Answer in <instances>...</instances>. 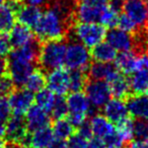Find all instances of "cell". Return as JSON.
I'll list each match as a JSON object with an SVG mask.
<instances>
[{"label": "cell", "mask_w": 148, "mask_h": 148, "mask_svg": "<svg viewBox=\"0 0 148 148\" xmlns=\"http://www.w3.org/2000/svg\"><path fill=\"white\" fill-rule=\"evenodd\" d=\"M8 101L13 115L23 117L27 110L34 105L35 97H34V93L27 90V88H21L12 91Z\"/></svg>", "instance_id": "10"}, {"label": "cell", "mask_w": 148, "mask_h": 148, "mask_svg": "<svg viewBox=\"0 0 148 148\" xmlns=\"http://www.w3.org/2000/svg\"><path fill=\"white\" fill-rule=\"evenodd\" d=\"M7 70V62L4 60V58L0 57V75H2Z\"/></svg>", "instance_id": "47"}, {"label": "cell", "mask_w": 148, "mask_h": 148, "mask_svg": "<svg viewBox=\"0 0 148 148\" xmlns=\"http://www.w3.org/2000/svg\"><path fill=\"white\" fill-rule=\"evenodd\" d=\"M6 143H5L4 140H2L0 138V148H6Z\"/></svg>", "instance_id": "50"}, {"label": "cell", "mask_w": 148, "mask_h": 148, "mask_svg": "<svg viewBox=\"0 0 148 148\" xmlns=\"http://www.w3.org/2000/svg\"><path fill=\"white\" fill-rule=\"evenodd\" d=\"M105 40L119 52L131 51L134 47V40L131 34L122 31L119 27H112L106 34Z\"/></svg>", "instance_id": "12"}, {"label": "cell", "mask_w": 148, "mask_h": 148, "mask_svg": "<svg viewBox=\"0 0 148 148\" xmlns=\"http://www.w3.org/2000/svg\"><path fill=\"white\" fill-rule=\"evenodd\" d=\"M42 15V10L39 7L29 6V5H21L16 11V18L21 25L27 27H35Z\"/></svg>", "instance_id": "22"}, {"label": "cell", "mask_w": 148, "mask_h": 148, "mask_svg": "<svg viewBox=\"0 0 148 148\" xmlns=\"http://www.w3.org/2000/svg\"><path fill=\"white\" fill-rule=\"evenodd\" d=\"M12 45L9 40V36L6 33H1L0 32V57H6L11 52Z\"/></svg>", "instance_id": "40"}, {"label": "cell", "mask_w": 148, "mask_h": 148, "mask_svg": "<svg viewBox=\"0 0 148 148\" xmlns=\"http://www.w3.org/2000/svg\"><path fill=\"white\" fill-rule=\"evenodd\" d=\"M5 2H6V0H0V5H2Z\"/></svg>", "instance_id": "53"}, {"label": "cell", "mask_w": 148, "mask_h": 148, "mask_svg": "<svg viewBox=\"0 0 148 148\" xmlns=\"http://www.w3.org/2000/svg\"><path fill=\"white\" fill-rule=\"evenodd\" d=\"M108 0H81L75 8V17L80 23H99V15Z\"/></svg>", "instance_id": "7"}, {"label": "cell", "mask_w": 148, "mask_h": 148, "mask_svg": "<svg viewBox=\"0 0 148 148\" xmlns=\"http://www.w3.org/2000/svg\"><path fill=\"white\" fill-rule=\"evenodd\" d=\"M87 148H107L106 143L103 139L97 137H90L87 142Z\"/></svg>", "instance_id": "42"}, {"label": "cell", "mask_w": 148, "mask_h": 148, "mask_svg": "<svg viewBox=\"0 0 148 148\" xmlns=\"http://www.w3.org/2000/svg\"><path fill=\"white\" fill-rule=\"evenodd\" d=\"M9 40L12 47L18 48L27 44L35 42V35L32 32L31 27H27L23 25H14L10 29Z\"/></svg>", "instance_id": "19"}, {"label": "cell", "mask_w": 148, "mask_h": 148, "mask_svg": "<svg viewBox=\"0 0 148 148\" xmlns=\"http://www.w3.org/2000/svg\"><path fill=\"white\" fill-rule=\"evenodd\" d=\"M39 47L36 44V42H33L31 44H27L23 47L15 48L12 52H10L9 57L11 58H16V59L25 60L27 62H32L35 63L38 60V56H39Z\"/></svg>", "instance_id": "27"}, {"label": "cell", "mask_w": 148, "mask_h": 148, "mask_svg": "<svg viewBox=\"0 0 148 148\" xmlns=\"http://www.w3.org/2000/svg\"><path fill=\"white\" fill-rule=\"evenodd\" d=\"M27 135V124L21 116L13 115V117H10L6 121L5 136H6L8 141H10L11 143L21 145Z\"/></svg>", "instance_id": "13"}, {"label": "cell", "mask_w": 148, "mask_h": 148, "mask_svg": "<svg viewBox=\"0 0 148 148\" xmlns=\"http://www.w3.org/2000/svg\"><path fill=\"white\" fill-rule=\"evenodd\" d=\"M6 148H23V146L18 145V144H15V143H11L10 145L6 146Z\"/></svg>", "instance_id": "49"}, {"label": "cell", "mask_w": 148, "mask_h": 148, "mask_svg": "<svg viewBox=\"0 0 148 148\" xmlns=\"http://www.w3.org/2000/svg\"><path fill=\"white\" fill-rule=\"evenodd\" d=\"M67 44L61 40L46 41L40 48L38 61L45 70H53L61 68L65 61V53Z\"/></svg>", "instance_id": "2"}, {"label": "cell", "mask_w": 148, "mask_h": 148, "mask_svg": "<svg viewBox=\"0 0 148 148\" xmlns=\"http://www.w3.org/2000/svg\"><path fill=\"white\" fill-rule=\"evenodd\" d=\"M25 124L29 131H35L40 128L47 127L50 123V115L47 111L39 106H32L25 113Z\"/></svg>", "instance_id": "16"}, {"label": "cell", "mask_w": 148, "mask_h": 148, "mask_svg": "<svg viewBox=\"0 0 148 148\" xmlns=\"http://www.w3.org/2000/svg\"><path fill=\"white\" fill-rule=\"evenodd\" d=\"M134 137L136 139L148 138V121L146 120H136L133 125Z\"/></svg>", "instance_id": "36"}, {"label": "cell", "mask_w": 148, "mask_h": 148, "mask_svg": "<svg viewBox=\"0 0 148 148\" xmlns=\"http://www.w3.org/2000/svg\"><path fill=\"white\" fill-rule=\"evenodd\" d=\"M122 1H124V0H112V2H114V3H120V2H122Z\"/></svg>", "instance_id": "51"}, {"label": "cell", "mask_w": 148, "mask_h": 148, "mask_svg": "<svg viewBox=\"0 0 148 148\" xmlns=\"http://www.w3.org/2000/svg\"><path fill=\"white\" fill-rule=\"evenodd\" d=\"M87 142L88 139L77 132L76 134H72L68 138L67 148H87Z\"/></svg>", "instance_id": "38"}, {"label": "cell", "mask_w": 148, "mask_h": 148, "mask_svg": "<svg viewBox=\"0 0 148 148\" xmlns=\"http://www.w3.org/2000/svg\"><path fill=\"white\" fill-rule=\"evenodd\" d=\"M139 62H140V68L148 69V51L139 56Z\"/></svg>", "instance_id": "46"}, {"label": "cell", "mask_w": 148, "mask_h": 148, "mask_svg": "<svg viewBox=\"0 0 148 148\" xmlns=\"http://www.w3.org/2000/svg\"><path fill=\"white\" fill-rule=\"evenodd\" d=\"M118 73V70L115 65L111 63H103V62H97L92 63L88 66V74L89 77L95 80H103L109 81L113 76Z\"/></svg>", "instance_id": "20"}, {"label": "cell", "mask_w": 148, "mask_h": 148, "mask_svg": "<svg viewBox=\"0 0 148 148\" xmlns=\"http://www.w3.org/2000/svg\"><path fill=\"white\" fill-rule=\"evenodd\" d=\"M146 23L148 25V3H147V15H146Z\"/></svg>", "instance_id": "52"}, {"label": "cell", "mask_w": 148, "mask_h": 148, "mask_svg": "<svg viewBox=\"0 0 148 148\" xmlns=\"http://www.w3.org/2000/svg\"><path fill=\"white\" fill-rule=\"evenodd\" d=\"M5 128H6V122L0 119V138L5 135Z\"/></svg>", "instance_id": "48"}, {"label": "cell", "mask_w": 148, "mask_h": 148, "mask_svg": "<svg viewBox=\"0 0 148 148\" xmlns=\"http://www.w3.org/2000/svg\"><path fill=\"white\" fill-rule=\"evenodd\" d=\"M91 58L97 62L112 63L117 57V51L108 42H101L92 48L90 53Z\"/></svg>", "instance_id": "24"}, {"label": "cell", "mask_w": 148, "mask_h": 148, "mask_svg": "<svg viewBox=\"0 0 148 148\" xmlns=\"http://www.w3.org/2000/svg\"><path fill=\"white\" fill-rule=\"evenodd\" d=\"M106 143V147L107 148H125V143L126 141L123 139L121 135L118 133L117 129L114 134H112L111 136L103 140Z\"/></svg>", "instance_id": "39"}, {"label": "cell", "mask_w": 148, "mask_h": 148, "mask_svg": "<svg viewBox=\"0 0 148 148\" xmlns=\"http://www.w3.org/2000/svg\"><path fill=\"white\" fill-rule=\"evenodd\" d=\"M56 97H57V95H54L50 89L43 88L42 90L37 92L35 97V101L36 105L39 106L40 108H42L45 111H47L48 113H50L54 103H55Z\"/></svg>", "instance_id": "31"}, {"label": "cell", "mask_w": 148, "mask_h": 148, "mask_svg": "<svg viewBox=\"0 0 148 148\" xmlns=\"http://www.w3.org/2000/svg\"><path fill=\"white\" fill-rule=\"evenodd\" d=\"M123 13L130 17L138 27H142L146 25L147 15V4L145 0H124Z\"/></svg>", "instance_id": "11"}, {"label": "cell", "mask_w": 148, "mask_h": 148, "mask_svg": "<svg viewBox=\"0 0 148 148\" xmlns=\"http://www.w3.org/2000/svg\"><path fill=\"white\" fill-rule=\"evenodd\" d=\"M11 114V108L9 101L6 97H0V119L6 122L10 118Z\"/></svg>", "instance_id": "41"}, {"label": "cell", "mask_w": 148, "mask_h": 148, "mask_svg": "<svg viewBox=\"0 0 148 148\" xmlns=\"http://www.w3.org/2000/svg\"><path fill=\"white\" fill-rule=\"evenodd\" d=\"M35 69L34 63L27 62L25 60L16 59V58L9 57L7 62V70L9 76L12 79L14 85L23 86L29 74Z\"/></svg>", "instance_id": "9"}, {"label": "cell", "mask_w": 148, "mask_h": 148, "mask_svg": "<svg viewBox=\"0 0 148 148\" xmlns=\"http://www.w3.org/2000/svg\"><path fill=\"white\" fill-rule=\"evenodd\" d=\"M92 136L105 140L116 132V127L103 115H95L88 123Z\"/></svg>", "instance_id": "17"}, {"label": "cell", "mask_w": 148, "mask_h": 148, "mask_svg": "<svg viewBox=\"0 0 148 148\" xmlns=\"http://www.w3.org/2000/svg\"><path fill=\"white\" fill-rule=\"evenodd\" d=\"M23 3L27 5H29V6H35V7H41L45 6L48 3V0H23Z\"/></svg>", "instance_id": "45"}, {"label": "cell", "mask_w": 148, "mask_h": 148, "mask_svg": "<svg viewBox=\"0 0 148 148\" xmlns=\"http://www.w3.org/2000/svg\"><path fill=\"white\" fill-rule=\"evenodd\" d=\"M103 115L113 124H118L128 118V109L126 101L122 99H110L103 108Z\"/></svg>", "instance_id": "14"}, {"label": "cell", "mask_w": 148, "mask_h": 148, "mask_svg": "<svg viewBox=\"0 0 148 148\" xmlns=\"http://www.w3.org/2000/svg\"><path fill=\"white\" fill-rule=\"evenodd\" d=\"M91 55L88 48L77 41H72L66 46L65 61L64 65L69 70L87 69L90 65Z\"/></svg>", "instance_id": "5"}, {"label": "cell", "mask_w": 148, "mask_h": 148, "mask_svg": "<svg viewBox=\"0 0 148 148\" xmlns=\"http://www.w3.org/2000/svg\"><path fill=\"white\" fill-rule=\"evenodd\" d=\"M52 132L54 134V137L59 139L67 140L74 132V126L70 123L69 120L62 118V119H56L54 122Z\"/></svg>", "instance_id": "30"}, {"label": "cell", "mask_w": 148, "mask_h": 148, "mask_svg": "<svg viewBox=\"0 0 148 148\" xmlns=\"http://www.w3.org/2000/svg\"><path fill=\"white\" fill-rule=\"evenodd\" d=\"M69 121L74 128H79L86 122V117L91 111V106L85 93L81 91H72L67 99Z\"/></svg>", "instance_id": "4"}, {"label": "cell", "mask_w": 148, "mask_h": 148, "mask_svg": "<svg viewBox=\"0 0 148 148\" xmlns=\"http://www.w3.org/2000/svg\"><path fill=\"white\" fill-rule=\"evenodd\" d=\"M130 89L134 93H148V69L140 68L131 74Z\"/></svg>", "instance_id": "25"}, {"label": "cell", "mask_w": 148, "mask_h": 148, "mask_svg": "<svg viewBox=\"0 0 148 148\" xmlns=\"http://www.w3.org/2000/svg\"><path fill=\"white\" fill-rule=\"evenodd\" d=\"M16 11L8 2L0 5V32L7 33L15 25Z\"/></svg>", "instance_id": "26"}, {"label": "cell", "mask_w": 148, "mask_h": 148, "mask_svg": "<svg viewBox=\"0 0 148 148\" xmlns=\"http://www.w3.org/2000/svg\"><path fill=\"white\" fill-rule=\"evenodd\" d=\"M114 62L118 71L123 74H132L136 70L140 69L139 56L132 52V50L120 52V54H117Z\"/></svg>", "instance_id": "18"}, {"label": "cell", "mask_w": 148, "mask_h": 148, "mask_svg": "<svg viewBox=\"0 0 148 148\" xmlns=\"http://www.w3.org/2000/svg\"><path fill=\"white\" fill-rule=\"evenodd\" d=\"M68 7L63 3H56L48 8L35 25V34L41 41L61 40L67 32Z\"/></svg>", "instance_id": "1"}, {"label": "cell", "mask_w": 148, "mask_h": 148, "mask_svg": "<svg viewBox=\"0 0 148 148\" xmlns=\"http://www.w3.org/2000/svg\"><path fill=\"white\" fill-rule=\"evenodd\" d=\"M133 125L134 122L130 120L129 118H126L122 122L117 124V131L120 135L123 137V139L126 142L130 141L134 138V131H133Z\"/></svg>", "instance_id": "33"}, {"label": "cell", "mask_w": 148, "mask_h": 148, "mask_svg": "<svg viewBox=\"0 0 148 148\" xmlns=\"http://www.w3.org/2000/svg\"><path fill=\"white\" fill-rule=\"evenodd\" d=\"M109 87L111 90V95L117 99H125L130 93V84L129 79L125 77L123 73L118 72L115 76H113L109 81Z\"/></svg>", "instance_id": "23"}, {"label": "cell", "mask_w": 148, "mask_h": 148, "mask_svg": "<svg viewBox=\"0 0 148 148\" xmlns=\"http://www.w3.org/2000/svg\"><path fill=\"white\" fill-rule=\"evenodd\" d=\"M49 148H67V142H66V140L54 137L53 141L51 142Z\"/></svg>", "instance_id": "44"}, {"label": "cell", "mask_w": 148, "mask_h": 148, "mask_svg": "<svg viewBox=\"0 0 148 148\" xmlns=\"http://www.w3.org/2000/svg\"><path fill=\"white\" fill-rule=\"evenodd\" d=\"M145 1H146V0H145Z\"/></svg>", "instance_id": "54"}, {"label": "cell", "mask_w": 148, "mask_h": 148, "mask_svg": "<svg viewBox=\"0 0 148 148\" xmlns=\"http://www.w3.org/2000/svg\"><path fill=\"white\" fill-rule=\"evenodd\" d=\"M128 148H148V138L134 140L128 146Z\"/></svg>", "instance_id": "43"}, {"label": "cell", "mask_w": 148, "mask_h": 148, "mask_svg": "<svg viewBox=\"0 0 148 148\" xmlns=\"http://www.w3.org/2000/svg\"><path fill=\"white\" fill-rule=\"evenodd\" d=\"M120 15L119 3H112L110 5H106L101 10L99 15V23L105 27H115L117 25V21Z\"/></svg>", "instance_id": "28"}, {"label": "cell", "mask_w": 148, "mask_h": 148, "mask_svg": "<svg viewBox=\"0 0 148 148\" xmlns=\"http://www.w3.org/2000/svg\"><path fill=\"white\" fill-rule=\"evenodd\" d=\"M116 27H118L122 31L127 32L129 34L135 33L138 29V25L128 15H126L125 13H122V14L119 15V18H118L117 25Z\"/></svg>", "instance_id": "35"}, {"label": "cell", "mask_w": 148, "mask_h": 148, "mask_svg": "<svg viewBox=\"0 0 148 148\" xmlns=\"http://www.w3.org/2000/svg\"><path fill=\"white\" fill-rule=\"evenodd\" d=\"M14 89V83L9 75H0V97H7Z\"/></svg>", "instance_id": "37"}, {"label": "cell", "mask_w": 148, "mask_h": 148, "mask_svg": "<svg viewBox=\"0 0 148 148\" xmlns=\"http://www.w3.org/2000/svg\"><path fill=\"white\" fill-rule=\"evenodd\" d=\"M46 85L54 95L63 97L69 91V71L62 67L50 70L46 75Z\"/></svg>", "instance_id": "8"}, {"label": "cell", "mask_w": 148, "mask_h": 148, "mask_svg": "<svg viewBox=\"0 0 148 148\" xmlns=\"http://www.w3.org/2000/svg\"><path fill=\"white\" fill-rule=\"evenodd\" d=\"M25 87L31 92H36L42 90L46 87V75L42 70L34 69L29 75L25 82Z\"/></svg>", "instance_id": "29"}, {"label": "cell", "mask_w": 148, "mask_h": 148, "mask_svg": "<svg viewBox=\"0 0 148 148\" xmlns=\"http://www.w3.org/2000/svg\"><path fill=\"white\" fill-rule=\"evenodd\" d=\"M84 88L85 95L92 109H101L112 97L107 81L91 79L89 82H86Z\"/></svg>", "instance_id": "6"}, {"label": "cell", "mask_w": 148, "mask_h": 148, "mask_svg": "<svg viewBox=\"0 0 148 148\" xmlns=\"http://www.w3.org/2000/svg\"><path fill=\"white\" fill-rule=\"evenodd\" d=\"M50 113L52 114V116L55 119L65 118L68 115V108H67L66 99L63 97H58L57 95V97L55 99V103H54Z\"/></svg>", "instance_id": "34"}, {"label": "cell", "mask_w": 148, "mask_h": 148, "mask_svg": "<svg viewBox=\"0 0 148 148\" xmlns=\"http://www.w3.org/2000/svg\"><path fill=\"white\" fill-rule=\"evenodd\" d=\"M54 139L52 129L47 127L40 128L32 131L29 135V148H49L51 142Z\"/></svg>", "instance_id": "21"}, {"label": "cell", "mask_w": 148, "mask_h": 148, "mask_svg": "<svg viewBox=\"0 0 148 148\" xmlns=\"http://www.w3.org/2000/svg\"><path fill=\"white\" fill-rule=\"evenodd\" d=\"M127 109L129 115L136 120L148 121V95L147 93H135L128 99Z\"/></svg>", "instance_id": "15"}, {"label": "cell", "mask_w": 148, "mask_h": 148, "mask_svg": "<svg viewBox=\"0 0 148 148\" xmlns=\"http://www.w3.org/2000/svg\"><path fill=\"white\" fill-rule=\"evenodd\" d=\"M86 84V77L83 71L70 70L69 71V90L81 91Z\"/></svg>", "instance_id": "32"}, {"label": "cell", "mask_w": 148, "mask_h": 148, "mask_svg": "<svg viewBox=\"0 0 148 148\" xmlns=\"http://www.w3.org/2000/svg\"><path fill=\"white\" fill-rule=\"evenodd\" d=\"M74 38L88 49H92L95 46L103 42L106 38V27L99 23H78L72 29Z\"/></svg>", "instance_id": "3"}]
</instances>
